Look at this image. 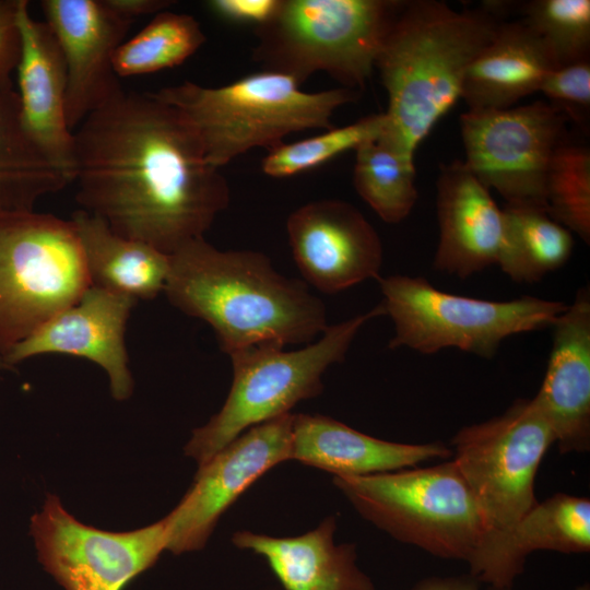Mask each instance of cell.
Returning <instances> with one entry per match:
<instances>
[{
  "label": "cell",
  "mask_w": 590,
  "mask_h": 590,
  "mask_svg": "<svg viewBox=\"0 0 590 590\" xmlns=\"http://www.w3.org/2000/svg\"><path fill=\"white\" fill-rule=\"evenodd\" d=\"M75 199L116 234L168 256L203 237L229 203L181 113L122 90L73 131Z\"/></svg>",
  "instance_id": "cell-1"
},
{
  "label": "cell",
  "mask_w": 590,
  "mask_h": 590,
  "mask_svg": "<svg viewBox=\"0 0 590 590\" xmlns=\"http://www.w3.org/2000/svg\"><path fill=\"white\" fill-rule=\"evenodd\" d=\"M163 293L210 324L228 356L262 343H309L328 328L326 307L305 282L279 273L260 251L221 250L204 237L170 255Z\"/></svg>",
  "instance_id": "cell-2"
},
{
  "label": "cell",
  "mask_w": 590,
  "mask_h": 590,
  "mask_svg": "<svg viewBox=\"0 0 590 590\" xmlns=\"http://www.w3.org/2000/svg\"><path fill=\"white\" fill-rule=\"evenodd\" d=\"M499 24L488 4L457 11L435 0L404 1L375 64L388 94L380 138L414 160L422 141L461 98L469 66Z\"/></svg>",
  "instance_id": "cell-3"
},
{
  "label": "cell",
  "mask_w": 590,
  "mask_h": 590,
  "mask_svg": "<svg viewBox=\"0 0 590 590\" xmlns=\"http://www.w3.org/2000/svg\"><path fill=\"white\" fill-rule=\"evenodd\" d=\"M152 94L181 113L208 163L220 169L251 149L283 143L291 133L333 128L334 111L361 96L342 86L305 92L292 76L264 70L219 87L185 81Z\"/></svg>",
  "instance_id": "cell-4"
},
{
  "label": "cell",
  "mask_w": 590,
  "mask_h": 590,
  "mask_svg": "<svg viewBox=\"0 0 590 590\" xmlns=\"http://www.w3.org/2000/svg\"><path fill=\"white\" fill-rule=\"evenodd\" d=\"M403 2L280 0L273 16L255 28L252 59L299 85L321 71L342 87L362 92Z\"/></svg>",
  "instance_id": "cell-5"
},
{
  "label": "cell",
  "mask_w": 590,
  "mask_h": 590,
  "mask_svg": "<svg viewBox=\"0 0 590 590\" xmlns=\"http://www.w3.org/2000/svg\"><path fill=\"white\" fill-rule=\"evenodd\" d=\"M356 511L396 540L436 557L468 562L488 530L453 460L363 476H334Z\"/></svg>",
  "instance_id": "cell-6"
},
{
  "label": "cell",
  "mask_w": 590,
  "mask_h": 590,
  "mask_svg": "<svg viewBox=\"0 0 590 590\" xmlns=\"http://www.w3.org/2000/svg\"><path fill=\"white\" fill-rule=\"evenodd\" d=\"M378 304L367 312L328 326L318 341L296 351L262 343L232 355L233 381L222 409L192 432L185 447L199 467L248 428L281 415L322 391V375L344 359L355 335L370 319L384 316Z\"/></svg>",
  "instance_id": "cell-7"
},
{
  "label": "cell",
  "mask_w": 590,
  "mask_h": 590,
  "mask_svg": "<svg viewBox=\"0 0 590 590\" xmlns=\"http://www.w3.org/2000/svg\"><path fill=\"white\" fill-rule=\"evenodd\" d=\"M378 282L380 304L394 326L389 347L422 354L455 347L492 358L504 340L551 328L568 306L533 296L504 302L461 296L437 290L422 276L396 274Z\"/></svg>",
  "instance_id": "cell-8"
},
{
  "label": "cell",
  "mask_w": 590,
  "mask_h": 590,
  "mask_svg": "<svg viewBox=\"0 0 590 590\" xmlns=\"http://www.w3.org/2000/svg\"><path fill=\"white\" fill-rule=\"evenodd\" d=\"M90 285L71 220L35 211L0 216V356Z\"/></svg>",
  "instance_id": "cell-9"
},
{
  "label": "cell",
  "mask_w": 590,
  "mask_h": 590,
  "mask_svg": "<svg viewBox=\"0 0 590 590\" xmlns=\"http://www.w3.org/2000/svg\"><path fill=\"white\" fill-rule=\"evenodd\" d=\"M554 432L532 399L516 400L503 414L460 428L450 448L488 530L518 520L536 503L534 482Z\"/></svg>",
  "instance_id": "cell-10"
},
{
  "label": "cell",
  "mask_w": 590,
  "mask_h": 590,
  "mask_svg": "<svg viewBox=\"0 0 590 590\" xmlns=\"http://www.w3.org/2000/svg\"><path fill=\"white\" fill-rule=\"evenodd\" d=\"M568 117L538 101L505 109H468L460 116L463 161L508 204L546 210L545 179L555 149L565 140Z\"/></svg>",
  "instance_id": "cell-11"
},
{
  "label": "cell",
  "mask_w": 590,
  "mask_h": 590,
  "mask_svg": "<svg viewBox=\"0 0 590 590\" xmlns=\"http://www.w3.org/2000/svg\"><path fill=\"white\" fill-rule=\"evenodd\" d=\"M38 560L66 590H122L166 550L162 520L126 532L86 526L48 494L31 519Z\"/></svg>",
  "instance_id": "cell-12"
},
{
  "label": "cell",
  "mask_w": 590,
  "mask_h": 590,
  "mask_svg": "<svg viewBox=\"0 0 590 590\" xmlns=\"http://www.w3.org/2000/svg\"><path fill=\"white\" fill-rule=\"evenodd\" d=\"M294 414L245 430L200 465L191 487L165 517L166 550H201L220 517L259 477L290 461Z\"/></svg>",
  "instance_id": "cell-13"
},
{
  "label": "cell",
  "mask_w": 590,
  "mask_h": 590,
  "mask_svg": "<svg viewBox=\"0 0 590 590\" xmlns=\"http://www.w3.org/2000/svg\"><path fill=\"white\" fill-rule=\"evenodd\" d=\"M294 262L326 294L378 280L384 249L377 231L353 204L338 199L308 202L286 220Z\"/></svg>",
  "instance_id": "cell-14"
},
{
  "label": "cell",
  "mask_w": 590,
  "mask_h": 590,
  "mask_svg": "<svg viewBox=\"0 0 590 590\" xmlns=\"http://www.w3.org/2000/svg\"><path fill=\"white\" fill-rule=\"evenodd\" d=\"M40 8L66 63V117L74 131L123 90L113 58L133 22L115 12L106 0H43Z\"/></svg>",
  "instance_id": "cell-15"
},
{
  "label": "cell",
  "mask_w": 590,
  "mask_h": 590,
  "mask_svg": "<svg viewBox=\"0 0 590 590\" xmlns=\"http://www.w3.org/2000/svg\"><path fill=\"white\" fill-rule=\"evenodd\" d=\"M135 304L132 297L90 285L76 303L52 316L3 359L14 368L22 361L51 353L86 358L106 371L113 398L127 400L133 379L125 333Z\"/></svg>",
  "instance_id": "cell-16"
},
{
  "label": "cell",
  "mask_w": 590,
  "mask_h": 590,
  "mask_svg": "<svg viewBox=\"0 0 590 590\" xmlns=\"http://www.w3.org/2000/svg\"><path fill=\"white\" fill-rule=\"evenodd\" d=\"M22 50L16 68L24 128L69 184L74 179V138L66 117L68 76L60 47L45 21L19 0Z\"/></svg>",
  "instance_id": "cell-17"
},
{
  "label": "cell",
  "mask_w": 590,
  "mask_h": 590,
  "mask_svg": "<svg viewBox=\"0 0 590 590\" xmlns=\"http://www.w3.org/2000/svg\"><path fill=\"white\" fill-rule=\"evenodd\" d=\"M536 551H590V500L557 493L536 503L514 523L487 530L467 562L470 575L496 588H512L527 557Z\"/></svg>",
  "instance_id": "cell-18"
},
{
  "label": "cell",
  "mask_w": 590,
  "mask_h": 590,
  "mask_svg": "<svg viewBox=\"0 0 590 590\" xmlns=\"http://www.w3.org/2000/svg\"><path fill=\"white\" fill-rule=\"evenodd\" d=\"M544 379L532 398L562 453L590 449V291L578 290L553 326Z\"/></svg>",
  "instance_id": "cell-19"
},
{
  "label": "cell",
  "mask_w": 590,
  "mask_h": 590,
  "mask_svg": "<svg viewBox=\"0 0 590 590\" xmlns=\"http://www.w3.org/2000/svg\"><path fill=\"white\" fill-rule=\"evenodd\" d=\"M436 185L439 240L434 269L465 279L497 264L505 220L489 189L459 160L440 167Z\"/></svg>",
  "instance_id": "cell-20"
},
{
  "label": "cell",
  "mask_w": 590,
  "mask_h": 590,
  "mask_svg": "<svg viewBox=\"0 0 590 590\" xmlns=\"http://www.w3.org/2000/svg\"><path fill=\"white\" fill-rule=\"evenodd\" d=\"M451 456L450 446L441 441H387L332 417L294 414L290 460L333 473L334 476L392 472Z\"/></svg>",
  "instance_id": "cell-21"
},
{
  "label": "cell",
  "mask_w": 590,
  "mask_h": 590,
  "mask_svg": "<svg viewBox=\"0 0 590 590\" xmlns=\"http://www.w3.org/2000/svg\"><path fill=\"white\" fill-rule=\"evenodd\" d=\"M335 519L294 538L235 532L233 544L261 555L285 590H376L356 564L353 544L335 545Z\"/></svg>",
  "instance_id": "cell-22"
},
{
  "label": "cell",
  "mask_w": 590,
  "mask_h": 590,
  "mask_svg": "<svg viewBox=\"0 0 590 590\" xmlns=\"http://www.w3.org/2000/svg\"><path fill=\"white\" fill-rule=\"evenodd\" d=\"M556 66L539 36L521 19L500 22L469 66L461 98L469 109H505L539 92Z\"/></svg>",
  "instance_id": "cell-23"
},
{
  "label": "cell",
  "mask_w": 590,
  "mask_h": 590,
  "mask_svg": "<svg viewBox=\"0 0 590 590\" xmlns=\"http://www.w3.org/2000/svg\"><path fill=\"white\" fill-rule=\"evenodd\" d=\"M92 286L139 299L164 292L170 256L113 232L104 221L76 210L71 215Z\"/></svg>",
  "instance_id": "cell-24"
},
{
  "label": "cell",
  "mask_w": 590,
  "mask_h": 590,
  "mask_svg": "<svg viewBox=\"0 0 590 590\" xmlns=\"http://www.w3.org/2000/svg\"><path fill=\"white\" fill-rule=\"evenodd\" d=\"M68 185L26 132L17 92L0 88V216L34 211Z\"/></svg>",
  "instance_id": "cell-25"
},
{
  "label": "cell",
  "mask_w": 590,
  "mask_h": 590,
  "mask_svg": "<svg viewBox=\"0 0 590 590\" xmlns=\"http://www.w3.org/2000/svg\"><path fill=\"white\" fill-rule=\"evenodd\" d=\"M503 213L505 237L497 264L512 281L538 282L569 260L573 234L545 209L506 203Z\"/></svg>",
  "instance_id": "cell-26"
},
{
  "label": "cell",
  "mask_w": 590,
  "mask_h": 590,
  "mask_svg": "<svg viewBox=\"0 0 590 590\" xmlns=\"http://www.w3.org/2000/svg\"><path fill=\"white\" fill-rule=\"evenodd\" d=\"M353 184L359 197L388 224L408 217L418 197L414 160L381 138L355 150Z\"/></svg>",
  "instance_id": "cell-27"
},
{
  "label": "cell",
  "mask_w": 590,
  "mask_h": 590,
  "mask_svg": "<svg viewBox=\"0 0 590 590\" xmlns=\"http://www.w3.org/2000/svg\"><path fill=\"white\" fill-rule=\"evenodd\" d=\"M206 42L200 23L190 14L164 10L138 34L116 49L113 67L126 78L181 64Z\"/></svg>",
  "instance_id": "cell-28"
},
{
  "label": "cell",
  "mask_w": 590,
  "mask_h": 590,
  "mask_svg": "<svg viewBox=\"0 0 590 590\" xmlns=\"http://www.w3.org/2000/svg\"><path fill=\"white\" fill-rule=\"evenodd\" d=\"M547 214L586 244L590 241V151L562 141L545 179Z\"/></svg>",
  "instance_id": "cell-29"
},
{
  "label": "cell",
  "mask_w": 590,
  "mask_h": 590,
  "mask_svg": "<svg viewBox=\"0 0 590 590\" xmlns=\"http://www.w3.org/2000/svg\"><path fill=\"white\" fill-rule=\"evenodd\" d=\"M385 115L375 114L343 127H333L322 133L281 143L261 160V170L274 178L291 177L320 166L342 153L356 150L379 138L385 127Z\"/></svg>",
  "instance_id": "cell-30"
},
{
  "label": "cell",
  "mask_w": 590,
  "mask_h": 590,
  "mask_svg": "<svg viewBox=\"0 0 590 590\" xmlns=\"http://www.w3.org/2000/svg\"><path fill=\"white\" fill-rule=\"evenodd\" d=\"M522 20L542 40L556 67L589 60V0H533L523 5Z\"/></svg>",
  "instance_id": "cell-31"
},
{
  "label": "cell",
  "mask_w": 590,
  "mask_h": 590,
  "mask_svg": "<svg viewBox=\"0 0 590 590\" xmlns=\"http://www.w3.org/2000/svg\"><path fill=\"white\" fill-rule=\"evenodd\" d=\"M539 92L568 118L579 121L590 108L589 60L553 68L545 75Z\"/></svg>",
  "instance_id": "cell-32"
},
{
  "label": "cell",
  "mask_w": 590,
  "mask_h": 590,
  "mask_svg": "<svg viewBox=\"0 0 590 590\" xmlns=\"http://www.w3.org/2000/svg\"><path fill=\"white\" fill-rule=\"evenodd\" d=\"M17 11L19 0H0V88H14L11 74L22 50Z\"/></svg>",
  "instance_id": "cell-33"
},
{
  "label": "cell",
  "mask_w": 590,
  "mask_h": 590,
  "mask_svg": "<svg viewBox=\"0 0 590 590\" xmlns=\"http://www.w3.org/2000/svg\"><path fill=\"white\" fill-rule=\"evenodd\" d=\"M280 0H210L206 7L222 20L258 28L275 13Z\"/></svg>",
  "instance_id": "cell-34"
},
{
  "label": "cell",
  "mask_w": 590,
  "mask_h": 590,
  "mask_svg": "<svg viewBox=\"0 0 590 590\" xmlns=\"http://www.w3.org/2000/svg\"><path fill=\"white\" fill-rule=\"evenodd\" d=\"M108 5L121 16L134 21L149 14H157L173 5L170 0H106Z\"/></svg>",
  "instance_id": "cell-35"
},
{
  "label": "cell",
  "mask_w": 590,
  "mask_h": 590,
  "mask_svg": "<svg viewBox=\"0 0 590 590\" xmlns=\"http://www.w3.org/2000/svg\"><path fill=\"white\" fill-rule=\"evenodd\" d=\"M479 582L471 575L450 577H428L417 582L412 590H481ZM486 590H511V588H496L488 586Z\"/></svg>",
  "instance_id": "cell-36"
},
{
  "label": "cell",
  "mask_w": 590,
  "mask_h": 590,
  "mask_svg": "<svg viewBox=\"0 0 590 590\" xmlns=\"http://www.w3.org/2000/svg\"><path fill=\"white\" fill-rule=\"evenodd\" d=\"M14 368L9 366L4 359L0 356V371L1 370H13Z\"/></svg>",
  "instance_id": "cell-37"
},
{
  "label": "cell",
  "mask_w": 590,
  "mask_h": 590,
  "mask_svg": "<svg viewBox=\"0 0 590 590\" xmlns=\"http://www.w3.org/2000/svg\"><path fill=\"white\" fill-rule=\"evenodd\" d=\"M574 590H590V587L588 583H583L577 588H575Z\"/></svg>",
  "instance_id": "cell-38"
}]
</instances>
